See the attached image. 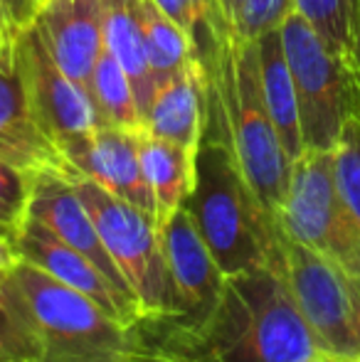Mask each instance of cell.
<instances>
[{
    "mask_svg": "<svg viewBox=\"0 0 360 362\" xmlns=\"http://www.w3.org/2000/svg\"><path fill=\"white\" fill-rule=\"evenodd\" d=\"M15 30L13 25H10V18H8V8H5V0H0V37L8 40L13 37Z\"/></svg>",
    "mask_w": 360,
    "mask_h": 362,
    "instance_id": "1f68e13d",
    "label": "cell"
},
{
    "mask_svg": "<svg viewBox=\"0 0 360 362\" xmlns=\"http://www.w3.org/2000/svg\"><path fill=\"white\" fill-rule=\"evenodd\" d=\"M245 3L247 0H220V8H222V13H225L227 23L232 25V30H235V23H237V18H240L242 8H245Z\"/></svg>",
    "mask_w": 360,
    "mask_h": 362,
    "instance_id": "4dcf8cb0",
    "label": "cell"
},
{
    "mask_svg": "<svg viewBox=\"0 0 360 362\" xmlns=\"http://www.w3.org/2000/svg\"><path fill=\"white\" fill-rule=\"evenodd\" d=\"M210 84L220 91L242 175L267 215L279 222L294 160L289 158L267 109L257 40L235 37L220 79Z\"/></svg>",
    "mask_w": 360,
    "mask_h": 362,
    "instance_id": "277c9868",
    "label": "cell"
},
{
    "mask_svg": "<svg viewBox=\"0 0 360 362\" xmlns=\"http://www.w3.org/2000/svg\"><path fill=\"white\" fill-rule=\"evenodd\" d=\"M42 350L8 276H0V362H40Z\"/></svg>",
    "mask_w": 360,
    "mask_h": 362,
    "instance_id": "603a6c76",
    "label": "cell"
},
{
    "mask_svg": "<svg viewBox=\"0 0 360 362\" xmlns=\"http://www.w3.org/2000/svg\"><path fill=\"white\" fill-rule=\"evenodd\" d=\"M207 74L197 59H190L153 91L144 111V131L197 151L207 126Z\"/></svg>",
    "mask_w": 360,
    "mask_h": 362,
    "instance_id": "2e32d148",
    "label": "cell"
},
{
    "mask_svg": "<svg viewBox=\"0 0 360 362\" xmlns=\"http://www.w3.org/2000/svg\"><path fill=\"white\" fill-rule=\"evenodd\" d=\"M124 362H192V360L180 358V355H173V353H161V350H141V353L131 355V358Z\"/></svg>",
    "mask_w": 360,
    "mask_h": 362,
    "instance_id": "f1b7e54d",
    "label": "cell"
},
{
    "mask_svg": "<svg viewBox=\"0 0 360 362\" xmlns=\"http://www.w3.org/2000/svg\"><path fill=\"white\" fill-rule=\"evenodd\" d=\"M141 131L99 126L94 134L64 146L62 156L74 173L104 185L156 219L153 195L141 158Z\"/></svg>",
    "mask_w": 360,
    "mask_h": 362,
    "instance_id": "8fae6325",
    "label": "cell"
},
{
    "mask_svg": "<svg viewBox=\"0 0 360 362\" xmlns=\"http://www.w3.org/2000/svg\"><path fill=\"white\" fill-rule=\"evenodd\" d=\"M18 264H20V254H18V247H15L13 237L0 234V276H8Z\"/></svg>",
    "mask_w": 360,
    "mask_h": 362,
    "instance_id": "83f0119b",
    "label": "cell"
},
{
    "mask_svg": "<svg viewBox=\"0 0 360 362\" xmlns=\"http://www.w3.org/2000/svg\"><path fill=\"white\" fill-rule=\"evenodd\" d=\"M87 91L96 116H99V126H116V129L129 131L144 129V116H141V106L136 101L134 84L119 64V59L106 47L96 59Z\"/></svg>",
    "mask_w": 360,
    "mask_h": 362,
    "instance_id": "44dd1931",
    "label": "cell"
},
{
    "mask_svg": "<svg viewBox=\"0 0 360 362\" xmlns=\"http://www.w3.org/2000/svg\"><path fill=\"white\" fill-rule=\"evenodd\" d=\"M260 49V72H262V91L269 116L279 131L289 158L296 160L303 153V136H301V116H298L296 89H294L291 69L284 52L281 30H269L257 40Z\"/></svg>",
    "mask_w": 360,
    "mask_h": 362,
    "instance_id": "ac0fdd59",
    "label": "cell"
},
{
    "mask_svg": "<svg viewBox=\"0 0 360 362\" xmlns=\"http://www.w3.org/2000/svg\"><path fill=\"white\" fill-rule=\"evenodd\" d=\"M33 30L50 57L69 79L89 86L94 64L104 52V3L101 0H37Z\"/></svg>",
    "mask_w": 360,
    "mask_h": 362,
    "instance_id": "5bb4252c",
    "label": "cell"
},
{
    "mask_svg": "<svg viewBox=\"0 0 360 362\" xmlns=\"http://www.w3.org/2000/svg\"><path fill=\"white\" fill-rule=\"evenodd\" d=\"M134 333L144 350L192 362H306L328 355L277 264L227 276L202 323L180 315H151L139 318Z\"/></svg>",
    "mask_w": 360,
    "mask_h": 362,
    "instance_id": "6da1fadb",
    "label": "cell"
},
{
    "mask_svg": "<svg viewBox=\"0 0 360 362\" xmlns=\"http://www.w3.org/2000/svg\"><path fill=\"white\" fill-rule=\"evenodd\" d=\"M279 229L331 259L348 276H360V232L338 195L333 151H303L294 160Z\"/></svg>",
    "mask_w": 360,
    "mask_h": 362,
    "instance_id": "52a82bcc",
    "label": "cell"
},
{
    "mask_svg": "<svg viewBox=\"0 0 360 362\" xmlns=\"http://www.w3.org/2000/svg\"><path fill=\"white\" fill-rule=\"evenodd\" d=\"M5 8H8L10 25H13V30L18 33V30L28 28V25L33 23L37 0H5Z\"/></svg>",
    "mask_w": 360,
    "mask_h": 362,
    "instance_id": "4316f807",
    "label": "cell"
},
{
    "mask_svg": "<svg viewBox=\"0 0 360 362\" xmlns=\"http://www.w3.org/2000/svg\"><path fill=\"white\" fill-rule=\"evenodd\" d=\"M333 175L338 195L360 232V111L348 119L333 148Z\"/></svg>",
    "mask_w": 360,
    "mask_h": 362,
    "instance_id": "cb8c5ba5",
    "label": "cell"
},
{
    "mask_svg": "<svg viewBox=\"0 0 360 362\" xmlns=\"http://www.w3.org/2000/svg\"><path fill=\"white\" fill-rule=\"evenodd\" d=\"M161 242L178 303L175 315L190 323H202L215 308L227 276L202 239L187 205L161 227Z\"/></svg>",
    "mask_w": 360,
    "mask_h": 362,
    "instance_id": "7c38bea8",
    "label": "cell"
},
{
    "mask_svg": "<svg viewBox=\"0 0 360 362\" xmlns=\"http://www.w3.org/2000/svg\"><path fill=\"white\" fill-rule=\"evenodd\" d=\"M72 182L94 219L106 252L134 291L141 318L178 313L156 219L79 173H72Z\"/></svg>",
    "mask_w": 360,
    "mask_h": 362,
    "instance_id": "5b68a950",
    "label": "cell"
},
{
    "mask_svg": "<svg viewBox=\"0 0 360 362\" xmlns=\"http://www.w3.org/2000/svg\"><path fill=\"white\" fill-rule=\"evenodd\" d=\"M141 23H144L149 72L153 79V91L175 76L190 59H195V47L185 30L170 20L153 0H141Z\"/></svg>",
    "mask_w": 360,
    "mask_h": 362,
    "instance_id": "7402d4cb",
    "label": "cell"
},
{
    "mask_svg": "<svg viewBox=\"0 0 360 362\" xmlns=\"http://www.w3.org/2000/svg\"><path fill=\"white\" fill-rule=\"evenodd\" d=\"M279 30L296 89L303 151H333L348 119L360 111L356 79L296 10Z\"/></svg>",
    "mask_w": 360,
    "mask_h": 362,
    "instance_id": "8992f818",
    "label": "cell"
},
{
    "mask_svg": "<svg viewBox=\"0 0 360 362\" xmlns=\"http://www.w3.org/2000/svg\"><path fill=\"white\" fill-rule=\"evenodd\" d=\"M351 279V296H353V318H356V335H358V350H360V276Z\"/></svg>",
    "mask_w": 360,
    "mask_h": 362,
    "instance_id": "f546056e",
    "label": "cell"
},
{
    "mask_svg": "<svg viewBox=\"0 0 360 362\" xmlns=\"http://www.w3.org/2000/svg\"><path fill=\"white\" fill-rule=\"evenodd\" d=\"M101 3H104V45L129 74L144 116L153 96V79L149 72L141 0H101Z\"/></svg>",
    "mask_w": 360,
    "mask_h": 362,
    "instance_id": "d6986e66",
    "label": "cell"
},
{
    "mask_svg": "<svg viewBox=\"0 0 360 362\" xmlns=\"http://www.w3.org/2000/svg\"><path fill=\"white\" fill-rule=\"evenodd\" d=\"M0 156L35 173L45 168L74 173L37 124L18 62L15 35L0 45Z\"/></svg>",
    "mask_w": 360,
    "mask_h": 362,
    "instance_id": "9a60e30c",
    "label": "cell"
},
{
    "mask_svg": "<svg viewBox=\"0 0 360 362\" xmlns=\"http://www.w3.org/2000/svg\"><path fill=\"white\" fill-rule=\"evenodd\" d=\"M8 279L42 350L40 362H124L141 353L134 328L35 264L20 259Z\"/></svg>",
    "mask_w": 360,
    "mask_h": 362,
    "instance_id": "3957f363",
    "label": "cell"
},
{
    "mask_svg": "<svg viewBox=\"0 0 360 362\" xmlns=\"http://www.w3.org/2000/svg\"><path fill=\"white\" fill-rule=\"evenodd\" d=\"M30 217L40 219L50 232H54L67 247L87 257L116 288L131 300H136L134 291L129 288L124 274L109 257L104 242H101L96 224L91 219L89 210L84 207L82 197L77 195L72 182V173L45 168L35 175L33 200H30ZM139 305V303H136Z\"/></svg>",
    "mask_w": 360,
    "mask_h": 362,
    "instance_id": "4fadbf2b",
    "label": "cell"
},
{
    "mask_svg": "<svg viewBox=\"0 0 360 362\" xmlns=\"http://www.w3.org/2000/svg\"><path fill=\"white\" fill-rule=\"evenodd\" d=\"M207 126L195 153V180L187 210L222 274L272 264L281 229L265 212L237 163L220 91L207 81Z\"/></svg>",
    "mask_w": 360,
    "mask_h": 362,
    "instance_id": "7a4b0ae2",
    "label": "cell"
},
{
    "mask_svg": "<svg viewBox=\"0 0 360 362\" xmlns=\"http://www.w3.org/2000/svg\"><path fill=\"white\" fill-rule=\"evenodd\" d=\"M15 49L37 124L59 153L64 146L94 134L99 129V116L89 91L57 67L33 25L15 33Z\"/></svg>",
    "mask_w": 360,
    "mask_h": 362,
    "instance_id": "9c48e42d",
    "label": "cell"
},
{
    "mask_svg": "<svg viewBox=\"0 0 360 362\" xmlns=\"http://www.w3.org/2000/svg\"><path fill=\"white\" fill-rule=\"evenodd\" d=\"M170 20L180 25L190 40H195V33H197V18H195V8H192V0H153ZM195 47V45H192Z\"/></svg>",
    "mask_w": 360,
    "mask_h": 362,
    "instance_id": "484cf974",
    "label": "cell"
},
{
    "mask_svg": "<svg viewBox=\"0 0 360 362\" xmlns=\"http://www.w3.org/2000/svg\"><path fill=\"white\" fill-rule=\"evenodd\" d=\"M3 42H5V40H3V37H0V45H3Z\"/></svg>",
    "mask_w": 360,
    "mask_h": 362,
    "instance_id": "836d02e7",
    "label": "cell"
},
{
    "mask_svg": "<svg viewBox=\"0 0 360 362\" xmlns=\"http://www.w3.org/2000/svg\"><path fill=\"white\" fill-rule=\"evenodd\" d=\"M294 10L316 30L360 89V0H294Z\"/></svg>",
    "mask_w": 360,
    "mask_h": 362,
    "instance_id": "ffe728a7",
    "label": "cell"
},
{
    "mask_svg": "<svg viewBox=\"0 0 360 362\" xmlns=\"http://www.w3.org/2000/svg\"><path fill=\"white\" fill-rule=\"evenodd\" d=\"M13 242L18 247V254L23 262L35 264L45 274L62 281L64 286L89 296L94 303H99L121 325L131 328V325L139 323L141 310L136 305V300H131L129 296L121 293L87 257H82L72 247H67L40 219L28 215V219L18 229Z\"/></svg>",
    "mask_w": 360,
    "mask_h": 362,
    "instance_id": "30bf717a",
    "label": "cell"
},
{
    "mask_svg": "<svg viewBox=\"0 0 360 362\" xmlns=\"http://www.w3.org/2000/svg\"><path fill=\"white\" fill-rule=\"evenodd\" d=\"M195 153L197 151H187L173 141L141 131V158L153 195L158 232L182 205H187L195 180Z\"/></svg>",
    "mask_w": 360,
    "mask_h": 362,
    "instance_id": "e0dca14e",
    "label": "cell"
},
{
    "mask_svg": "<svg viewBox=\"0 0 360 362\" xmlns=\"http://www.w3.org/2000/svg\"><path fill=\"white\" fill-rule=\"evenodd\" d=\"M272 264L284 274L298 310L321 348L343 362H360L348 274L323 254L284 237V232Z\"/></svg>",
    "mask_w": 360,
    "mask_h": 362,
    "instance_id": "ba28073f",
    "label": "cell"
},
{
    "mask_svg": "<svg viewBox=\"0 0 360 362\" xmlns=\"http://www.w3.org/2000/svg\"><path fill=\"white\" fill-rule=\"evenodd\" d=\"M306 362H343V360L333 358V355H318V358H313V360H306Z\"/></svg>",
    "mask_w": 360,
    "mask_h": 362,
    "instance_id": "d6a6232c",
    "label": "cell"
},
{
    "mask_svg": "<svg viewBox=\"0 0 360 362\" xmlns=\"http://www.w3.org/2000/svg\"><path fill=\"white\" fill-rule=\"evenodd\" d=\"M35 175H37L35 170H28L0 156V234L15 239L18 229L28 219Z\"/></svg>",
    "mask_w": 360,
    "mask_h": 362,
    "instance_id": "d4e9b609",
    "label": "cell"
}]
</instances>
